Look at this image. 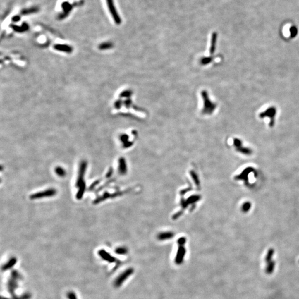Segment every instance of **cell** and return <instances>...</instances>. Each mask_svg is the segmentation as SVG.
<instances>
[{"label":"cell","mask_w":299,"mask_h":299,"mask_svg":"<svg viewBox=\"0 0 299 299\" xmlns=\"http://www.w3.org/2000/svg\"><path fill=\"white\" fill-rule=\"evenodd\" d=\"M67 298L68 299H78L76 294L73 291H69L68 293Z\"/></svg>","instance_id":"24"},{"label":"cell","mask_w":299,"mask_h":299,"mask_svg":"<svg viewBox=\"0 0 299 299\" xmlns=\"http://www.w3.org/2000/svg\"><path fill=\"white\" fill-rule=\"evenodd\" d=\"M274 124H275V118L270 119V123H269V126L272 128V127H273Z\"/></svg>","instance_id":"30"},{"label":"cell","mask_w":299,"mask_h":299,"mask_svg":"<svg viewBox=\"0 0 299 299\" xmlns=\"http://www.w3.org/2000/svg\"><path fill=\"white\" fill-rule=\"evenodd\" d=\"M201 95L203 100V108L202 113L204 115H211L217 108V104L210 100L206 90H202Z\"/></svg>","instance_id":"1"},{"label":"cell","mask_w":299,"mask_h":299,"mask_svg":"<svg viewBox=\"0 0 299 299\" xmlns=\"http://www.w3.org/2000/svg\"><path fill=\"white\" fill-rule=\"evenodd\" d=\"M18 280L11 277L10 280L8 281L7 284V287H8V292L10 293L11 295L12 296V298H15L17 297L16 295L15 290L18 288V284L17 281Z\"/></svg>","instance_id":"6"},{"label":"cell","mask_w":299,"mask_h":299,"mask_svg":"<svg viewBox=\"0 0 299 299\" xmlns=\"http://www.w3.org/2000/svg\"><path fill=\"white\" fill-rule=\"evenodd\" d=\"M11 277L16 279L17 280H19V279H22V276H21V274L19 273L17 271L15 270H12L11 271Z\"/></svg>","instance_id":"21"},{"label":"cell","mask_w":299,"mask_h":299,"mask_svg":"<svg viewBox=\"0 0 299 299\" xmlns=\"http://www.w3.org/2000/svg\"><path fill=\"white\" fill-rule=\"evenodd\" d=\"M107 5L108 7L109 10L112 16V17L115 21V22L117 25H120L121 22V20L120 17H119V14L117 12V11L116 10L115 6L114 4L113 0H106Z\"/></svg>","instance_id":"4"},{"label":"cell","mask_w":299,"mask_h":299,"mask_svg":"<svg viewBox=\"0 0 299 299\" xmlns=\"http://www.w3.org/2000/svg\"><path fill=\"white\" fill-rule=\"evenodd\" d=\"M185 243L186 240L183 238H181L178 242V248L175 258V263L177 265H182L184 262L186 254V248L184 247Z\"/></svg>","instance_id":"2"},{"label":"cell","mask_w":299,"mask_h":299,"mask_svg":"<svg viewBox=\"0 0 299 299\" xmlns=\"http://www.w3.org/2000/svg\"><path fill=\"white\" fill-rule=\"evenodd\" d=\"M123 102L122 100H118L115 103V108L116 109H119L121 108L122 105H123Z\"/></svg>","instance_id":"25"},{"label":"cell","mask_w":299,"mask_h":299,"mask_svg":"<svg viewBox=\"0 0 299 299\" xmlns=\"http://www.w3.org/2000/svg\"><path fill=\"white\" fill-rule=\"evenodd\" d=\"M290 34L291 37H294L296 36L298 34V29L295 27H293L290 28Z\"/></svg>","instance_id":"23"},{"label":"cell","mask_w":299,"mask_h":299,"mask_svg":"<svg viewBox=\"0 0 299 299\" xmlns=\"http://www.w3.org/2000/svg\"><path fill=\"white\" fill-rule=\"evenodd\" d=\"M16 263H17V259L15 257H12L10 259V260L7 263L2 266V271H6V270H8L12 268H13L15 265Z\"/></svg>","instance_id":"11"},{"label":"cell","mask_w":299,"mask_h":299,"mask_svg":"<svg viewBox=\"0 0 299 299\" xmlns=\"http://www.w3.org/2000/svg\"><path fill=\"white\" fill-rule=\"evenodd\" d=\"M124 104L126 108H129L132 105V101L130 98H129V99H127L125 101H124Z\"/></svg>","instance_id":"26"},{"label":"cell","mask_w":299,"mask_h":299,"mask_svg":"<svg viewBox=\"0 0 299 299\" xmlns=\"http://www.w3.org/2000/svg\"><path fill=\"white\" fill-rule=\"evenodd\" d=\"M56 194V191L54 189H49V190H47L46 191H43L41 192L33 194L31 196V198L32 200L41 198L45 197H51V196H54Z\"/></svg>","instance_id":"5"},{"label":"cell","mask_w":299,"mask_h":299,"mask_svg":"<svg viewBox=\"0 0 299 299\" xmlns=\"http://www.w3.org/2000/svg\"><path fill=\"white\" fill-rule=\"evenodd\" d=\"M133 94V92L130 90H126L123 91L122 93L120 94V97L121 98H130Z\"/></svg>","instance_id":"19"},{"label":"cell","mask_w":299,"mask_h":299,"mask_svg":"<svg viewBox=\"0 0 299 299\" xmlns=\"http://www.w3.org/2000/svg\"><path fill=\"white\" fill-rule=\"evenodd\" d=\"M173 237V234L171 233H164V234H161L159 235L158 236V238L160 240H167V239H170L171 238H172Z\"/></svg>","instance_id":"13"},{"label":"cell","mask_w":299,"mask_h":299,"mask_svg":"<svg viewBox=\"0 0 299 299\" xmlns=\"http://www.w3.org/2000/svg\"><path fill=\"white\" fill-rule=\"evenodd\" d=\"M238 151L242 152L244 154H245V155H250L252 152V150L251 149H250L249 148H247V147H239L237 148Z\"/></svg>","instance_id":"14"},{"label":"cell","mask_w":299,"mask_h":299,"mask_svg":"<svg viewBox=\"0 0 299 299\" xmlns=\"http://www.w3.org/2000/svg\"><path fill=\"white\" fill-rule=\"evenodd\" d=\"M87 164L85 161H83L80 164V170H79V176H78V177L77 181V183H76V185L77 187H79V186L82 184L83 183H84V174H85V170H86V169H87Z\"/></svg>","instance_id":"7"},{"label":"cell","mask_w":299,"mask_h":299,"mask_svg":"<svg viewBox=\"0 0 299 299\" xmlns=\"http://www.w3.org/2000/svg\"><path fill=\"white\" fill-rule=\"evenodd\" d=\"M134 273V269L133 268H129L126 269L122 273L115 279L114 281V286L116 288H120L124 282L129 279Z\"/></svg>","instance_id":"3"},{"label":"cell","mask_w":299,"mask_h":299,"mask_svg":"<svg viewBox=\"0 0 299 299\" xmlns=\"http://www.w3.org/2000/svg\"><path fill=\"white\" fill-rule=\"evenodd\" d=\"M113 47V44L111 43L106 42V43H104L101 44L99 46V48L100 50H106V49H108L112 48Z\"/></svg>","instance_id":"15"},{"label":"cell","mask_w":299,"mask_h":299,"mask_svg":"<svg viewBox=\"0 0 299 299\" xmlns=\"http://www.w3.org/2000/svg\"><path fill=\"white\" fill-rule=\"evenodd\" d=\"M54 48L58 51L65 52L67 53H71L73 51L72 47L66 44H56L54 46Z\"/></svg>","instance_id":"10"},{"label":"cell","mask_w":299,"mask_h":299,"mask_svg":"<svg viewBox=\"0 0 299 299\" xmlns=\"http://www.w3.org/2000/svg\"><path fill=\"white\" fill-rule=\"evenodd\" d=\"M119 171L122 173H124L126 171L125 161L122 159L119 161Z\"/></svg>","instance_id":"18"},{"label":"cell","mask_w":299,"mask_h":299,"mask_svg":"<svg viewBox=\"0 0 299 299\" xmlns=\"http://www.w3.org/2000/svg\"><path fill=\"white\" fill-rule=\"evenodd\" d=\"M115 253L119 255H125L128 253V249L125 247L118 248L115 250Z\"/></svg>","instance_id":"20"},{"label":"cell","mask_w":299,"mask_h":299,"mask_svg":"<svg viewBox=\"0 0 299 299\" xmlns=\"http://www.w3.org/2000/svg\"><path fill=\"white\" fill-rule=\"evenodd\" d=\"M212 60L213 58L211 57H203L200 60V63L201 64V65L206 66L208 64H209L212 61Z\"/></svg>","instance_id":"16"},{"label":"cell","mask_w":299,"mask_h":299,"mask_svg":"<svg viewBox=\"0 0 299 299\" xmlns=\"http://www.w3.org/2000/svg\"><path fill=\"white\" fill-rule=\"evenodd\" d=\"M250 207V204L247 202V203H245V204H244L243 206L242 207V210L244 212H247L249 209Z\"/></svg>","instance_id":"27"},{"label":"cell","mask_w":299,"mask_h":299,"mask_svg":"<svg viewBox=\"0 0 299 299\" xmlns=\"http://www.w3.org/2000/svg\"><path fill=\"white\" fill-rule=\"evenodd\" d=\"M234 145L237 147V148L240 147L242 145V141L240 140L235 139H234Z\"/></svg>","instance_id":"28"},{"label":"cell","mask_w":299,"mask_h":299,"mask_svg":"<svg viewBox=\"0 0 299 299\" xmlns=\"http://www.w3.org/2000/svg\"><path fill=\"white\" fill-rule=\"evenodd\" d=\"M57 175L60 177H64L66 175V172L63 168L61 167H57L55 170Z\"/></svg>","instance_id":"17"},{"label":"cell","mask_w":299,"mask_h":299,"mask_svg":"<svg viewBox=\"0 0 299 299\" xmlns=\"http://www.w3.org/2000/svg\"><path fill=\"white\" fill-rule=\"evenodd\" d=\"M99 255L102 258L103 260L108 262L109 263H112L116 261V259L113 256H111L109 253L106 252L105 250L102 249L98 252Z\"/></svg>","instance_id":"9"},{"label":"cell","mask_w":299,"mask_h":299,"mask_svg":"<svg viewBox=\"0 0 299 299\" xmlns=\"http://www.w3.org/2000/svg\"><path fill=\"white\" fill-rule=\"evenodd\" d=\"M36 8H31L30 10H26L25 11H24V12H23V14L30 13H32V12H36Z\"/></svg>","instance_id":"29"},{"label":"cell","mask_w":299,"mask_h":299,"mask_svg":"<svg viewBox=\"0 0 299 299\" xmlns=\"http://www.w3.org/2000/svg\"><path fill=\"white\" fill-rule=\"evenodd\" d=\"M217 36H218V35L216 32H214L212 35L211 43V47H210V49H209V52H210L211 54H213L215 52Z\"/></svg>","instance_id":"12"},{"label":"cell","mask_w":299,"mask_h":299,"mask_svg":"<svg viewBox=\"0 0 299 299\" xmlns=\"http://www.w3.org/2000/svg\"><path fill=\"white\" fill-rule=\"evenodd\" d=\"M276 109L275 107H270L267 110H266L265 111L260 113L259 115V116L260 119H264L265 117H269L270 119L275 118L274 117L276 115Z\"/></svg>","instance_id":"8"},{"label":"cell","mask_w":299,"mask_h":299,"mask_svg":"<svg viewBox=\"0 0 299 299\" xmlns=\"http://www.w3.org/2000/svg\"><path fill=\"white\" fill-rule=\"evenodd\" d=\"M32 298V295L30 293H25L22 295L20 296L16 297L15 298H12L11 299H30Z\"/></svg>","instance_id":"22"}]
</instances>
